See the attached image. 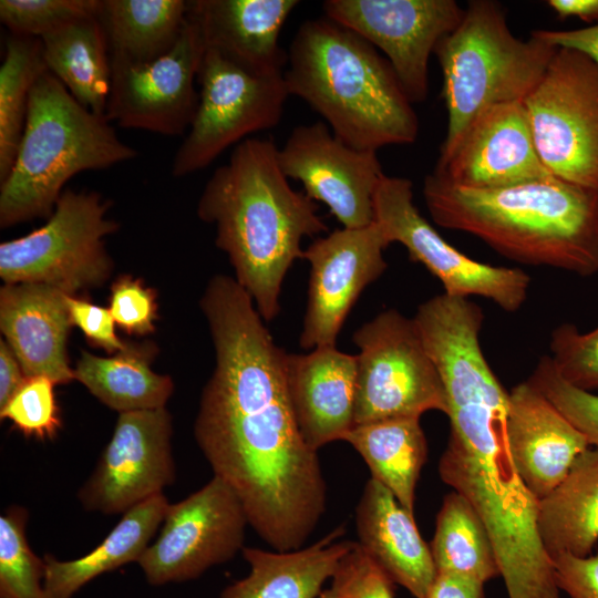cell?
Returning a JSON list of instances; mask_svg holds the SVG:
<instances>
[{
  "label": "cell",
  "mask_w": 598,
  "mask_h": 598,
  "mask_svg": "<svg viewBox=\"0 0 598 598\" xmlns=\"http://www.w3.org/2000/svg\"><path fill=\"white\" fill-rule=\"evenodd\" d=\"M199 305L215 368L200 395L196 443L267 545L302 548L326 512L327 484L291 408L287 352L235 278L214 276Z\"/></svg>",
  "instance_id": "cell-1"
},
{
  "label": "cell",
  "mask_w": 598,
  "mask_h": 598,
  "mask_svg": "<svg viewBox=\"0 0 598 598\" xmlns=\"http://www.w3.org/2000/svg\"><path fill=\"white\" fill-rule=\"evenodd\" d=\"M317 210L316 202L289 184L272 138L237 144L205 184L198 218L215 226L216 246L265 321L280 311L282 282L303 256L302 239L328 231Z\"/></svg>",
  "instance_id": "cell-2"
},
{
  "label": "cell",
  "mask_w": 598,
  "mask_h": 598,
  "mask_svg": "<svg viewBox=\"0 0 598 598\" xmlns=\"http://www.w3.org/2000/svg\"><path fill=\"white\" fill-rule=\"evenodd\" d=\"M422 193L436 225L474 235L504 257L582 277L598 272V190L555 176L468 188L432 172Z\"/></svg>",
  "instance_id": "cell-3"
},
{
  "label": "cell",
  "mask_w": 598,
  "mask_h": 598,
  "mask_svg": "<svg viewBox=\"0 0 598 598\" xmlns=\"http://www.w3.org/2000/svg\"><path fill=\"white\" fill-rule=\"evenodd\" d=\"M283 78L289 95L305 101L353 148L378 152L417 137V116L388 60L327 17L300 24Z\"/></svg>",
  "instance_id": "cell-4"
},
{
  "label": "cell",
  "mask_w": 598,
  "mask_h": 598,
  "mask_svg": "<svg viewBox=\"0 0 598 598\" xmlns=\"http://www.w3.org/2000/svg\"><path fill=\"white\" fill-rule=\"evenodd\" d=\"M105 116L80 104L49 71L32 87L13 164L0 182V227L50 217L74 175L131 161Z\"/></svg>",
  "instance_id": "cell-5"
},
{
  "label": "cell",
  "mask_w": 598,
  "mask_h": 598,
  "mask_svg": "<svg viewBox=\"0 0 598 598\" xmlns=\"http://www.w3.org/2000/svg\"><path fill=\"white\" fill-rule=\"evenodd\" d=\"M556 50L532 33L528 40L515 37L498 2L470 1L460 24L434 50L447 111L439 157L452 152L484 110L523 102L543 78Z\"/></svg>",
  "instance_id": "cell-6"
},
{
  "label": "cell",
  "mask_w": 598,
  "mask_h": 598,
  "mask_svg": "<svg viewBox=\"0 0 598 598\" xmlns=\"http://www.w3.org/2000/svg\"><path fill=\"white\" fill-rule=\"evenodd\" d=\"M110 202L95 190L65 189L47 223L0 244L4 283H42L68 295L100 287L113 262L104 238L118 229Z\"/></svg>",
  "instance_id": "cell-7"
},
{
  "label": "cell",
  "mask_w": 598,
  "mask_h": 598,
  "mask_svg": "<svg viewBox=\"0 0 598 598\" xmlns=\"http://www.w3.org/2000/svg\"><path fill=\"white\" fill-rule=\"evenodd\" d=\"M357 357L354 425L427 411L447 414L440 373L413 318L388 309L352 337Z\"/></svg>",
  "instance_id": "cell-8"
},
{
  "label": "cell",
  "mask_w": 598,
  "mask_h": 598,
  "mask_svg": "<svg viewBox=\"0 0 598 598\" xmlns=\"http://www.w3.org/2000/svg\"><path fill=\"white\" fill-rule=\"evenodd\" d=\"M523 103L549 173L598 190V65L577 50L557 48Z\"/></svg>",
  "instance_id": "cell-9"
},
{
  "label": "cell",
  "mask_w": 598,
  "mask_h": 598,
  "mask_svg": "<svg viewBox=\"0 0 598 598\" xmlns=\"http://www.w3.org/2000/svg\"><path fill=\"white\" fill-rule=\"evenodd\" d=\"M283 73L255 74L206 48L197 76L198 106L173 158L172 175L204 169L228 147L276 127L290 96Z\"/></svg>",
  "instance_id": "cell-10"
},
{
  "label": "cell",
  "mask_w": 598,
  "mask_h": 598,
  "mask_svg": "<svg viewBox=\"0 0 598 598\" xmlns=\"http://www.w3.org/2000/svg\"><path fill=\"white\" fill-rule=\"evenodd\" d=\"M374 223L390 244L404 246L411 260L423 265L441 281L444 293L483 297L508 312L525 302L529 276L519 268L474 260L454 248L420 214L410 179L382 177L374 195Z\"/></svg>",
  "instance_id": "cell-11"
},
{
  "label": "cell",
  "mask_w": 598,
  "mask_h": 598,
  "mask_svg": "<svg viewBox=\"0 0 598 598\" xmlns=\"http://www.w3.org/2000/svg\"><path fill=\"white\" fill-rule=\"evenodd\" d=\"M247 525L239 497L214 476L183 501L169 504L158 537L137 564L152 586L195 579L243 550Z\"/></svg>",
  "instance_id": "cell-12"
},
{
  "label": "cell",
  "mask_w": 598,
  "mask_h": 598,
  "mask_svg": "<svg viewBox=\"0 0 598 598\" xmlns=\"http://www.w3.org/2000/svg\"><path fill=\"white\" fill-rule=\"evenodd\" d=\"M205 49L187 13L179 38L162 56L146 63L111 61L106 120L167 136L185 133L198 106L195 82Z\"/></svg>",
  "instance_id": "cell-13"
},
{
  "label": "cell",
  "mask_w": 598,
  "mask_h": 598,
  "mask_svg": "<svg viewBox=\"0 0 598 598\" xmlns=\"http://www.w3.org/2000/svg\"><path fill=\"white\" fill-rule=\"evenodd\" d=\"M322 9L382 51L412 104L425 101L430 56L464 14L454 0H327Z\"/></svg>",
  "instance_id": "cell-14"
},
{
  "label": "cell",
  "mask_w": 598,
  "mask_h": 598,
  "mask_svg": "<svg viewBox=\"0 0 598 598\" xmlns=\"http://www.w3.org/2000/svg\"><path fill=\"white\" fill-rule=\"evenodd\" d=\"M173 422L166 408L120 413L95 470L78 492L82 507L124 514L174 483Z\"/></svg>",
  "instance_id": "cell-15"
},
{
  "label": "cell",
  "mask_w": 598,
  "mask_h": 598,
  "mask_svg": "<svg viewBox=\"0 0 598 598\" xmlns=\"http://www.w3.org/2000/svg\"><path fill=\"white\" fill-rule=\"evenodd\" d=\"M288 179L298 181L313 202L323 203L344 228L374 221V195L385 175L377 152L353 148L323 122L298 125L278 147Z\"/></svg>",
  "instance_id": "cell-16"
},
{
  "label": "cell",
  "mask_w": 598,
  "mask_h": 598,
  "mask_svg": "<svg viewBox=\"0 0 598 598\" xmlns=\"http://www.w3.org/2000/svg\"><path fill=\"white\" fill-rule=\"evenodd\" d=\"M390 245L373 221L317 237L302 258L310 264L307 306L299 343L302 349L336 346L353 305L367 286L386 269Z\"/></svg>",
  "instance_id": "cell-17"
},
{
  "label": "cell",
  "mask_w": 598,
  "mask_h": 598,
  "mask_svg": "<svg viewBox=\"0 0 598 598\" xmlns=\"http://www.w3.org/2000/svg\"><path fill=\"white\" fill-rule=\"evenodd\" d=\"M434 174L468 188H503L553 176L543 164L523 102L484 110Z\"/></svg>",
  "instance_id": "cell-18"
},
{
  "label": "cell",
  "mask_w": 598,
  "mask_h": 598,
  "mask_svg": "<svg viewBox=\"0 0 598 598\" xmlns=\"http://www.w3.org/2000/svg\"><path fill=\"white\" fill-rule=\"evenodd\" d=\"M507 437L515 466L540 499L589 446L586 436L528 381L508 392Z\"/></svg>",
  "instance_id": "cell-19"
},
{
  "label": "cell",
  "mask_w": 598,
  "mask_h": 598,
  "mask_svg": "<svg viewBox=\"0 0 598 598\" xmlns=\"http://www.w3.org/2000/svg\"><path fill=\"white\" fill-rule=\"evenodd\" d=\"M286 384L299 430L312 450L343 441L354 426L355 355L336 346L287 353Z\"/></svg>",
  "instance_id": "cell-20"
},
{
  "label": "cell",
  "mask_w": 598,
  "mask_h": 598,
  "mask_svg": "<svg viewBox=\"0 0 598 598\" xmlns=\"http://www.w3.org/2000/svg\"><path fill=\"white\" fill-rule=\"evenodd\" d=\"M68 293L42 283H4L0 289V329L25 377L55 384L74 380L66 342L72 324Z\"/></svg>",
  "instance_id": "cell-21"
},
{
  "label": "cell",
  "mask_w": 598,
  "mask_h": 598,
  "mask_svg": "<svg viewBox=\"0 0 598 598\" xmlns=\"http://www.w3.org/2000/svg\"><path fill=\"white\" fill-rule=\"evenodd\" d=\"M297 0H193L188 17L197 24L205 48L260 75L281 74L287 52L279 45L286 20Z\"/></svg>",
  "instance_id": "cell-22"
},
{
  "label": "cell",
  "mask_w": 598,
  "mask_h": 598,
  "mask_svg": "<svg viewBox=\"0 0 598 598\" xmlns=\"http://www.w3.org/2000/svg\"><path fill=\"white\" fill-rule=\"evenodd\" d=\"M358 544L393 584L423 598L436 569L414 515L380 482L370 477L355 511Z\"/></svg>",
  "instance_id": "cell-23"
},
{
  "label": "cell",
  "mask_w": 598,
  "mask_h": 598,
  "mask_svg": "<svg viewBox=\"0 0 598 598\" xmlns=\"http://www.w3.org/2000/svg\"><path fill=\"white\" fill-rule=\"evenodd\" d=\"M344 530L341 525L317 543L289 551L244 547L250 571L227 586L219 598H318L354 544L336 542Z\"/></svg>",
  "instance_id": "cell-24"
},
{
  "label": "cell",
  "mask_w": 598,
  "mask_h": 598,
  "mask_svg": "<svg viewBox=\"0 0 598 598\" xmlns=\"http://www.w3.org/2000/svg\"><path fill=\"white\" fill-rule=\"evenodd\" d=\"M169 503L155 495L125 512L107 536L89 554L72 560H59L51 554L45 563L44 588L48 598H73L97 576L137 563L163 523Z\"/></svg>",
  "instance_id": "cell-25"
},
{
  "label": "cell",
  "mask_w": 598,
  "mask_h": 598,
  "mask_svg": "<svg viewBox=\"0 0 598 598\" xmlns=\"http://www.w3.org/2000/svg\"><path fill=\"white\" fill-rule=\"evenodd\" d=\"M537 527L550 558L590 555L598 542V447L582 452L564 480L538 499Z\"/></svg>",
  "instance_id": "cell-26"
},
{
  "label": "cell",
  "mask_w": 598,
  "mask_h": 598,
  "mask_svg": "<svg viewBox=\"0 0 598 598\" xmlns=\"http://www.w3.org/2000/svg\"><path fill=\"white\" fill-rule=\"evenodd\" d=\"M155 353L151 342H128L111 357L82 351L74 380L118 413L162 409L174 392V382L169 375L152 370Z\"/></svg>",
  "instance_id": "cell-27"
},
{
  "label": "cell",
  "mask_w": 598,
  "mask_h": 598,
  "mask_svg": "<svg viewBox=\"0 0 598 598\" xmlns=\"http://www.w3.org/2000/svg\"><path fill=\"white\" fill-rule=\"evenodd\" d=\"M383 484L414 515L415 489L427 444L420 417H393L355 424L344 436Z\"/></svg>",
  "instance_id": "cell-28"
},
{
  "label": "cell",
  "mask_w": 598,
  "mask_h": 598,
  "mask_svg": "<svg viewBox=\"0 0 598 598\" xmlns=\"http://www.w3.org/2000/svg\"><path fill=\"white\" fill-rule=\"evenodd\" d=\"M47 70L83 106L105 116L111 60L97 17L71 22L41 38Z\"/></svg>",
  "instance_id": "cell-29"
},
{
  "label": "cell",
  "mask_w": 598,
  "mask_h": 598,
  "mask_svg": "<svg viewBox=\"0 0 598 598\" xmlns=\"http://www.w3.org/2000/svg\"><path fill=\"white\" fill-rule=\"evenodd\" d=\"M184 0H101L111 61L146 63L169 51L187 20Z\"/></svg>",
  "instance_id": "cell-30"
},
{
  "label": "cell",
  "mask_w": 598,
  "mask_h": 598,
  "mask_svg": "<svg viewBox=\"0 0 598 598\" xmlns=\"http://www.w3.org/2000/svg\"><path fill=\"white\" fill-rule=\"evenodd\" d=\"M436 573L485 581L501 575L489 534L471 503L452 491L443 498L430 545Z\"/></svg>",
  "instance_id": "cell-31"
},
{
  "label": "cell",
  "mask_w": 598,
  "mask_h": 598,
  "mask_svg": "<svg viewBox=\"0 0 598 598\" xmlns=\"http://www.w3.org/2000/svg\"><path fill=\"white\" fill-rule=\"evenodd\" d=\"M47 71L41 39L12 34L7 39L0 65V182L16 158L32 87Z\"/></svg>",
  "instance_id": "cell-32"
},
{
  "label": "cell",
  "mask_w": 598,
  "mask_h": 598,
  "mask_svg": "<svg viewBox=\"0 0 598 598\" xmlns=\"http://www.w3.org/2000/svg\"><path fill=\"white\" fill-rule=\"evenodd\" d=\"M28 511L19 505L0 516V598H48L45 563L28 544Z\"/></svg>",
  "instance_id": "cell-33"
},
{
  "label": "cell",
  "mask_w": 598,
  "mask_h": 598,
  "mask_svg": "<svg viewBox=\"0 0 598 598\" xmlns=\"http://www.w3.org/2000/svg\"><path fill=\"white\" fill-rule=\"evenodd\" d=\"M101 0H1L0 20L12 35L41 39L81 19L97 17Z\"/></svg>",
  "instance_id": "cell-34"
},
{
  "label": "cell",
  "mask_w": 598,
  "mask_h": 598,
  "mask_svg": "<svg viewBox=\"0 0 598 598\" xmlns=\"http://www.w3.org/2000/svg\"><path fill=\"white\" fill-rule=\"evenodd\" d=\"M54 385L45 377H25L12 398L0 408V419L10 421L27 437L54 439L62 426Z\"/></svg>",
  "instance_id": "cell-35"
},
{
  "label": "cell",
  "mask_w": 598,
  "mask_h": 598,
  "mask_svg": "<svg viewBox=\"0 0 598 598\" xmlns=\"http://www.w3.org/2000/svg\"><path fill=\"white\" fill-rule=\"evenodd\" d=\"M527 381L586 436L590 446L598 447V395L564 380L550 357L539 359Z\"/></svg>",
  "instance_id": "cell-36"
},
{
  "label": "cell",
  "mask_w": 598,
  "mask_h": 598,
  "mask_svg": "<svg viewBox=\"0 0 598 598\" xmlns=\"http://www.w3.org/2000/svg\"><path fill=\"white\" fill-rule=\"evenodd\" d=\"M550 360L571 385L598 390V327L582 333L573 323L556 327L550 337Z\"/></svg>",
  "instance_id": "cell-37"
},
{
  "label": "cell",
  "mask_w": 598,
  "mask_h": 598,
  "mask_svg": "<svg viewBox=\"0 0 598 598\" xmlns=\"http://www.w3.org/2000/svg\"><path fill=\"white\" fill-rule=\"evenodd\" d=\"M392 580L354 542L318 598H393Z\"/></svg>",
  "instance_id": "cell-38"
},
{
  "label": "cell",
  "mask_w": 598,
  "mask_h": 598,
  "mask_svg": "<svg viewBox=\"0 0 598 598\" xmlns=\"http://www.w3.org/2000/svg\"><path fill=\"white\" fill-rule=\"evenodd\" d=\"M157 309L156 291L141 279L123 275L112 283L110 310L116 324L128 334L154 332Z\"/></svg>",
  "instance_id": "cell-39"
},
{
  "label": "cell",
  "mask_w": 598,
  "mask_h": 598,
  "mask_svg": "<svg viewBox=\"0 0 598 598\" xmlns=\"http://www.w3.org/2000/svg\"><path fill=\"white\" fill-rule=\"evenodd\" d=\"M66 303L73 326H76L87 341L109 353H116L126 348L115 332V320L110 308L92 303L85 299L68 295Z\"/></svg>",
  "instance_id": "cell-40"
},
{
  "label": "cell",
  "mask_w": 598,
  "mask_h": 598,
  "mask_svg": "<svg viewBox=\"0 0 598 598\" xmlns=\"http://www.w3.org/2000/svg\"><path fill=\"white\" fill-rule=\"evenodd\" d=\"M551 561L559 590L570 598H598V554L586 557L560 554Z\"/></svg>",
  "instance_id": "cell-41"
},
{
  "label": "cell",
  "mask_w": 598,
  "mask_h": 598,
  "mask_svg": "<svg viewBox=\"0 0 598 598\" xmlns=\"http://www.w3.org/2000/svg\"><path fill=\"white\" fill-rule=\"evenodd\" d=\"M530 33L556 48L577 50L598 65V24L575 30H534Z\"/></svg>",
  "instance_id": "cell-42"
},
{
  "label": "cell",
  "mask_w": 598,
  "mask_h": 598,
  "mask_svg": "<svg viewBox=\"0 0 598 598\" xmlns=\"http://www.w3.org/2000/svg\"><path fill=\"white\" fill-rule=\"evenodd\" d=\"M484 582L453 574L436 573L423 598H484Z\"/></svg>",
  "instance_id": "cell-43"
},
{
  "label": "cell",
  "mask_w": 598,
  "mask_h": 598,
  "mask_svg": "<svg viewBox=\"0 0 598 598\" xmlns=\"http://www.w3.org/2000/svg\"><path fill=\"white\" fill-rule=\"evenodd\" d=\"M25 379L16 354L1 339L0 341V408L4 406Z\"/></svg>",
  "instance_id": "cell-44"
},
{
  "label": "cell",
  "mask_w": 598,
  "mask_h": 598,
  "mask_svg": "<svg viewBox=\"0 0 598 598\" xmlns=\"http://www.w3.org/2000/svg\"><path fill=\"white\" fill-rule=\"evenodd\" d=\"M547 4L560 19L577 17L598 24V0H549Z\"/></svg>",
  "instance_id": "cell-45"
}]
</instances>
